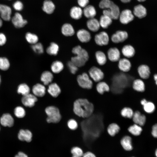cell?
Here are the masks:
<instances>
[{"instance_id":"2e32d148","label":"cell","mask_w":157,"mask_h":157,"mask_svg":"<svg viewBox=\"0 0 157 157\" xmlns=\"http://www.w3.org/2000/svg\"><path fill=\"white\" fill-rule=\"evenodd\" d=\"M118 66L119 69L123 72H129L131 67V64L130 60L127 58H124L119 60Z\"/></svg>"},{"instance_id":"f6af8a7d","label":"cell","mask_w":157,"mask_h":157,"mask_svg":"<svg viewBox=\"0 0 157 157\" xmlns=\"http://www.w3.org/2000/svg\"><path fill=\"white\" fill-rule=\"evenodd\" d=\"M15 115L19 118L24 117L26 114V112L24 108L20 106L16 107L14 110Z\"/></svg>"},{"instance_id":"f907efd6","label":"cell","mask_w":157,"mask_h":157,"mask_svg":"<svg viewBox=\"0 0 157 157\" xmlns=\"http://www.w3.org/2000/svg\"><path fill=\"white\" fill-rule=\"evenodd\" d=\"M13 7L16 10L20 11L23 8V6L22 3L20 1H17L13 4Z\"/></svg>"},{"instance_id":"ffe728a7","label":"cell","mask_w":157,"mask_h":157,"mask_svg":"<svg viewBox=\"0 0 157 157\" xmlns=\"http://www.w3.org/2000/svg\"><path fill=\"white\" fill-rule=\"evenodd\" d=\"M132 118L135 124L140 126H143L145 123L146 119L145 116L142 114L139 111L134 112Z\"/></svg>"},{"instance_id":"74e56055","label":"cell","mask_w":157,"mask_h":157,"mask_svg":"<svg viewBox=\"0 0 157 157\" xmlns=\"http://www.w3.org/2000/svg\"><path fill=\"white\" fill-rule=\"evenodd\" d=\"M72 157H82L84 152L83 149L78 146H74L71 148Z\"/></svg>"},{"instance_id":"603a6c76","label":"cell","mask_w":157,"mask_h":157,"mask_svg":"<svg viewBox=\"0 0 157 157\" xmlns=\"http://www.w3.org/2000/svg\"><path fill=\"white\" fill-rule=\"evenodd\" d=\"M83 11L85 17L89 19L94 18L97 14L95 7L91 5H88L83 8Z\"/></svg>"},{"instance_id":"f546056e","label":"cell","mask_w":157,"mask_h":157,"mask_svg":"<svg viewBox=\"0 0 157 157\" xmlns=\"http://www.w3.org/2000/svg\"><path fill=\"white\" fill-rule=\"evenodd\" d=\"M97 92L100 94H102L105 92H108L110 90V87L105 82L99 81L98 82L96 86Z\"/></svg>"},{"instance_id":"4fadbf2b","label":"cell","mask_w":157,"mask_h":157,"mask_svg":"<svg viewBox=\"0 0 157 157\" xmlns=\"http://www.w3.org/2000/svg\"><path fill=\"white\" fill-rule=\"evenodd\" d=\"M107 56L109 60L112 62L118 61L120 58V52L116 47H111L107 51Z\"/></svg>"},{"instance_id":"836d02e7","label":"cell","mask_w":157,"mask_h":157,"mask_svg":"<svg viewBox=\"0 0 157 157\" xmlns=\"http://www.w3.org/2000/svg\"><path fill=\"white\" fill-rule=\"evenodd\" d=\"M112 20L111 18L108 16L104 15H101L99 21L100 26L104 29L108 28L111 24Z\"/></svg>"},{"instance_id":"be15d7a7","label":"cell","mask_w":157,"mask_h":157,"mask_svg":"<svg viewBox=\"0 0 157 157\" xmlns=\"http://www.w3.org/2000/svg\"><path fill=\"white\" fill-rule=\"evenodd\" d=\"M1 76L0 75V84H1Z\"/></svg>"},{"instance_id":"94428289","label":"cell","mask_w":157,"mask_h":157,"mask_svg":"<svg viewBox=\"0 0 157 157\" xmlns=\"http://www.w3.org/2000/svg\"><path fill=\"white\" fill-rule=\"evenodd\" d=\"M155 155L157 157V149L156 150L155 152Z\"/></svg>"},{"instance_id":"7402d4cb","label":"cell","mask_w":157,"mask_h":157,"mask_svg":"<svg viewBox=\"0 0 157 157\" xmlns=\"http://www.w3.org/2000/svg\"><path fill=\"white\" fill-rule=\"evenodd\" d=\"M86 25L88 28L93 32L98 31L100 27L99 21L94 18L89 19L87 22Z\"/></svg>"},{"instance_id":"1f68e13d","label":"cell","mask_w":157,"mask_h":157,"mask_svg":"<svg viewBox=\"0 0 157 157\" xmlns=\"http://www.w3.org/2000/svg\"><path fill=\"white\" fill-rule=\"evenodd\" d=\"M132 87L134 90L138 92H143L145 90L144 83L140 79H137L135 80L133 82Z\"/></svg>"},{"instance_id":"3957f363","label":"cell","mask_w":157,"mask_h":157,"mask_svg":"<svg viewBox=\"0 0 157 157\" xmlns=\"http://www.w3.org/2000/svg\"><path fill=\"white\" fill-rule=\"evenodd\" d=\"M45 111L47 115L46 121L48 123H58L61 119V116L58 108L54 106L47 107Z\"/></svg>"},{"instance_id":"816d5d0a","label":"cell","mask_w":157,"mask_h":157,"mask_svg":"<svg viewBox=\"0 0 157 157\" xmlns=\"http://www.w3.org/2000/svg\"><path fill=\"white\" fill-rule=\"evenodd\" d=\"M89 2V0H77L79 6L81 8H84L88 5Z\"/></svg>"},{"instance_id":"4316f807","label":"cell","mask_w":157,"mask_h":157,"mask_svg":"<svg viewBox=\"0 0 157 157\" xmlns=\"http://www.w3.org/2000/svg\"><path fill=\"white\" fill-rule=\"evenodd\" d=\"M83 15V10L79 6H73L70 10V16L74 19L75 20L80 19L82 17Z\"/></svg>"},{"instance_id":"ac0fdd59","label":"cell","mask_w":157,"mask_h":157,"mask_svg":"<svg viewBox=\"0 0 157 157\" xmlns=\"http://www.w3.org/2000/svg\"><path fill=\"white\" fill-rule=\"evenodd\" d=\"M0 122L2 126H4L11 127L14 124L13 118L9 113L3 114L0 119Z\"/></svg>"},{"instance_id":"5bb4252c","label":"cell","mask_w":157,"mask_h":157,"mask_svg":"<svg viewBox=\"0 0 157 157\" xmlns=\"http://www.w3.org/2000/svg\"><path fill=\"white\" fill-rule=\"evenodd\" d=\"M12 10L10 8L6 5L0 4V15L2 19L9 21L11 19Z\"/></svg>"},{"instance_id":"6125c7cd","label":"cell","mask_w":157,"mask_h":157,"mask_svg":"<svg viewBox=\"0 0 157 157\" xmlns=\"http://www.w3.org/2000/svg\"><path fill=\"white\" fill-rule=\"evenodd\" d=\"M139 2H143L145 1L146 0H137Z\"/></svg>"},{"instance_id":"680465c9","label":"cell","mask_w":157,"mask_h":157,"mask_svg":"<svg viewBox=\"0 0 157 157\" xmlns=\"http://www.w3.org/2000/svg\"><path fill=\"white\" fill-rule=\"evenodd\" d=\"M122 2L127 3L130 2L131 0H120Z\"/></svg>"},{"instance_id":"484cf974","label":"cell","mask_w":157,"mask_h":157,"mask_svg":"<svg viewBox=\"0 0 157 157\" xmlns=\"http://www.w3.org/2000/svg\"><path fill=\"white\" fill-rule=\"evenodd\" d=\"M120 144L123 149L126 151H130L133 149L132 139L129 136L123 137L120 141Z\"/></svg>"},{"instance_id":"d6a6232c","label":"cell","mask_w":157,"mask_h":157,"mask_svg":"<svg viewBox=\"0 0 157 157\" xmlns=\"http://www.w3.org/2000/svg\"><path fill=\"white\" fill-rule=\"evenodd\" d=\"M64 65L60 61L56 60L53 62L51 66L52 72L55 74L60 72L64 68Z\"/></svg>"},{"instance_id":"83f0119b","label":"cell","mask_w":157,"mask_h":157,"mask_svg":"<svg viewBox=\"0 0 157 157\" xmlns=\"http://www.w3.org/2000/svg\"><path fill=\"white\" fill-rule=\"evenodd\" d=\"M55 5L50 0H45L43 3L42 9L46 13L51 14L52 13L55 9Z\"/></svg>"},{"instance_id":"8fae6325","label":"cell","mask_w":157,"mask_h":157,"mask_svg":"<svg viewBox=\"0 0 157 157\" xmlns=\"http://www.w3.org/2000/svg\"><path fill=\"white\" fill-rule=\"evenodd\" d=\"M12 22L14 26L18 28L23 27L27 23V21L23 19L21 15L16 13L12 19Z\"/></svg>"},{"instance_id":"5b68a950","label":"cell","mask_w":157,"mask_h":157,"mask_svg":"<svg viewBox=\"0 0 157 157\" xmlns=\"http://www.w3.org/2000/svg\"><path fill=\"white\" fill-rule=\"evenodd\" d=\"M88 72L90 77L95 82L101 81L104 76V74L102 70L95 66L91 67Z\"/></svg>"},{"instance_id":"8992f818","label":"cell","mask_w":157,"mask_h":157,"mask_svg":"<svg viewBox=\"0 0 157 157\" xmlns=\"http://www.w3.org/2000/svg\"><path fill=\"white\" fill-rule=\"evenodd\" d=\"M94 41L99 46L107 45L109 42V38L107 33L105 31H101L96 34L94 37Z\"/></svg>"},{"instance_id":"bcb514c9","label":"cell","mask_w":157,"mask_h":157,"mask_svg":"<svg viewBox=\"0 0 157 157\" xmlns=\"http://www.w3.org/2000/svg\"><path fill=\"white\" fill-rule=\"evenodd\" d=\"M31 48L33 51L37 53L42 54L44 52L43 46L40 43L37 42L32 44Z\"/></svg>"},{"instance_id":"60d3db41","label":"cell","mask_w":157,"mask_h":157,"mask_svg":"<svg viewBox=\"0 0 157 157\" xmlns=\"http://www.w3.org/2000/svg\"><path fill=\"white\" fill-rule=\"evenodd\" d=\"M25 37L27 41L32 44L38 42V37L36 35L30 32L26 33Z\"/></svg>"},{"instance_id":"e0dca14e","label":"cell","mask_w":157,"mask_h":157,"mask_svg":"<svg viewBox=\"0 0 157 157\" xmlns=\"http://www.w3.org/2000/svg\"><path fill=\"white\" fill-rule=\"evenodd\" d=\"M137 71L140 76L143 79H147L150 76L151 74L150 69L146 65H140L138 68Z\"/></svg>"},{"instance_id":"7a4b0ae2","label":"cell","mask_w":157,"mask_h":157,"mask_svg":"<svg viewBox=\"0 0 157 157\" xmlns=\"http://www.w3.org/2000/svg\"><path fill=\"white\" fill-rule=\"evenodd\" d=\"M72 52L76 56L72 57L71 61L78 67L85 65L89 58L87 51L80 46L78 45L73 47Z\"/></svg>"},{"instance_id":"277c9868","label":"cell","mask_w":157,"mask_h":157,"mask_svg":"<svg viewBox=\"0 0 157 157\" xmlns=\"http://www.w3.org/2000/svg\"><path fill=\"white\" fill-rule=\"evenodd\" d=\"M76 81L78 85L83 89H90L93 87V81L86 73H83L78 75Z\"/></svg>"},{"instance_id":"ab89813d","label":"cell","mask_w":157,"mask_h":157,"mask_svg":"<svg viewBox=\"0 0 157 157\" xmlns=\"http://www.w3.org/2000/svg\"><path fill=\"white\" fill-rule=\"evenodd\" d=\"M30 89L29 86L25 83L20 84L18 86L17 92L18 93L24 96L30 93Z\"/></svg>"},{"instance_id":"44dd1931","label":"cell","mask_w":157,"mask_h":157,"mask_svg":"<svg viewBox=\"0 0 157 157\" xmlns=\"http://www.w3.org/2000/svg\"><path fill=\"white\" fill-rule=\"evenodd\" d=\"M53 76L52 73L48 71L43 72L41 74L40 80L43 84L45 86H47L53 82Z\"/></svg>"},{"instance_id":"f1b7e54d","label":"cell","mask_w":157,"mask_h":157,"mask_svg":"<svg viewBox=\"0 0 157 157\" xmlns=\"http://www.w3.org/2000/svg\"><path fill=\"white\" fill-rule=\"evenodd\" d=\"M63 34L66 36H71L75 33L74 28L71 24L69 23H65L63 25L61 29Z\"/></svg>"},{"instance_id":"d6986e66","label":"cell","mask_w":157,"mask_h":157,"mask_svg":"<svg viewBox=\"0 0 157 157\" xmlns=\"http://www.w3.org/2000/svg\"><path fill=\"white\" fill-rule=\"evenodd\" d=\"M32 132L28 130L21 129L18 134V138L19 140L27 142H30L32 141Z\"/></svg>"},{"instance_id":"6f0895ef","label":"cell","mask_w":157,"mask_h":157,"mask_svg":"<svg viewBox=\"0 0 157 157\" xmlns=\"http://www.w3.org/2000/svg\"><path fill=\"white\" fill-rule=\"evenodd\" d=\"M154 79L155 82V84L156 85L157 84V75L155 74L154 76Z\"/></svg>"},{"instance_id":"f5cc1de1","label":"cell","mask_w":157,"mask_h":157,"mask_svg":"<svg viewBox=\"0 0 157 157\" xmlns=\"http://www.w3.org/2000/svg\"><path fill=\"white\" fill-rule=\"evenodd\" d=\"M6 40V37L4 34L2 33H0V46L4 44Z\"/></svg>"},{"instance_id":"6da1fadb","label":"cell","mask_w":157,"mask_h":157,"mask_svg":"<svg viewBox=\"0 0 157 157\" xmlns=\"http://www.w3.org/2000/svg\"><path fill=\"white\" fill-rule=\"evenodd\" d=\"M94 110L93 104L86 99H78L74 103L73 111L79 117L83 118L89 117L92 114Z\"/></svg>"},{"instance_id":"30bf717a","label":"cell","mask_w":157,"mask_h":157,"mask_svg":"<svg viewBox=\"0 0 157 157\" xmlns=\"http://www.w3.org/2000/svg\"><path fill=\"white\" fill-rule=\"evenodd\" d=\"M46 87V91L53 97L56 98L58 97L61 92L60 86L55 82L51 83Z\"/></svg>"},{"instance_id":"ba28073f","label":"cell","mask_w":157,"mask_h":157,"mask_svg":"<svg viewBox=\"0 0 157 157\" xmlns=\"http://www.w3.org/2000/svg\"><path fill=\"white\" fill-rule=\"evenodd\" d=\"M119 17L121 23L126 24L133 20L134 16L130 10L125 9L120 13Z\"/></svg>"},{"instance_id":"9f6ffc18","label":"cell","mask_w":157,"mask_h":157,"mask_svg":"<svg viewBox=\"0 0 157 157\" xmlns=\"http://www.w3.org/2000/svg\"><path fill=\"white\" fill-rule=\"evenodd\" d=\"M15 157H28V156L25 153L22 151L18 152L17 154L16 155Z\"/></svg>"},{"instance_id":"d4e9b609","label":"cell","mask_w":157,"mask_h":157,"mask_svg":"<svg viewBox=\"0 0 157 157\" xmlns=\"http://www.w3.org/2000/svg\"><path fill=\"white\" fill-rule=\"evenodd\" d=\"M122 52L124 56L126 58H130L134 56L135 51L132 46L127 44L123 47L122 49Z\"/></svg>"},{"instance_id":"7dc6e473","label":"cell","mask_w":157,"mask_h":157,"mask_svg":"<svg viewBox=\"0 0 157 157\" xmlns=\"http://www.w3.org/2000/svg\"><path fill=\"white\" fill-rule=\"evenodd\" d=\"M114 3L110 0H101L99 4V6L101 9L109 8Z\"/></svg>"},{"instance_id":"e7e4bbea","label":"cell","mask_w":157,"mask_h":157,"mask_svg":"<svg viewBox=\"0 0 157 157\" xmlns=\"http://www.w3.org/2000/svg\"></svg>"},{"instance_id":"b9f144b4","label":"cell","mask_w":157,"mask_h":157,"mask_svg":"<svg viewBox=\"0 0 157 157\" xmlns=\"http://www.w3.org/2000/svg\"><path fill=\"white\" fill-rule=\"evenodd\" d=\"M144 110L147 113H150L153 112L155 109V106L152 102L147 101L142 105Z\"/></svg>"},{"instance_id":"681fc988","label":"cell","mask_w":157,"mask_h":157,"mask_svg":"<svg viewBox=\"0 0 157 157\" xmlns=\"http://www.w3.org/2000/svg\"><path fill=\"white\" fill-rule=\"evenodd\" d=\"M67 66L70 72L73 74H75L78 69V67L71 61L67 63Z\"/></svg>"},{"instance_id":"db71d44e","label":"cell","mask_w":157,"mask_h":157,"mask_svg":"<svg viewBox=\"0 0 157 157\" xmlns=\"http://www.w3.org/2000/svg\"><path fill=\"white\" fill-rule=\"evenodd\" d=\"M82 157H97V156L92 152L87 151L84 152Z\"/></svg>"},{"instance_id":"4dcf8cb0","label":"cell","mask_w":157,"mask_h":157,"mask_svg":"<svg viewBox=\"0 0 157 157\" xmlns=\"http://www.w3.org/2000/svg\"><path fill=\"white\" fill-rule=\"evenodd\" d=\"M95 56L97 62L99 65L102 66L106 63L107 57L103 52L101 51H97L95 53Z\"/></svg>"},{"instance_id":"9a60e30c","label":"cell","mask_w":157,"mask_h":157,"mask_svg":"<svg viewBox=\"0 0 157 157\" xmlns=\"http://www.w3.org/2000/svg\"><path fill=\"white\" fill-rule=\"evenodd\" d=\"M77 37L78 40L83 43H86L90 41L91 39V35L88 31L84 29L79 30L76 33Z\"/></svg>"},{"instance_id":"d590c367","label":"cell","mask_w":157,"mask_h":157,"mask_svg":"<svg viewBox=\"0 0 157 157\" xmlns=\"http://www.w3.org/2000/svg\"><path fill=\"white\" fill-rule=\"evenodd\" d=\"M120 130V128L117 124L112 123L108 125L107 131L110 135L114 136L119 132Z\"/></svg>"},{"instance_id":"cb8c5ba5","label":"cell","mask_w":157,"mask_h":157,"mask_svg":"<svg viewBox=\"0 0 157 157\" xmlns=\"http://www.w3.org/2000/svg\"><path fill=\"white\" fill-rule=\"evenodd\" d=\"M133 13L135 16L141 19L146 16L147 14V10L143 6L139 4L134 7Z\"/></svg>"},{"instance_id":"ee69618b","label":"cell","mask_w":157,"mask_h":157,"mask_svg":"<svg viewBox=\"0 0 157 157\" xmlns=\"http://www.w3.org/2000/svg\"><path fill=\"white\" fill-rule=\"evenodd\" d=\"M10 63L8 60L5 57L0 58V69L6 71L8 70L10 67Z\"/></svg>"},{"instance_id":"7bdbcfd3","label":"cell","mask_w":157,"mask_h":157,"mask_svg":"<svg viewBox=\"0 0 157 157\" xmlns=\"http://www.w3.org/2000/svg\"><path fill=\"white\" fill-rule=\"evenodd\" d=\"M133 113L132 109L127 107L123 108L121 111V114L122 117L128 118H132Z\"/></svg>"},{"instance_id":"8d00e7d4","label":"cell","mask_w":157,"mask_h":157,"mask_svg":"<svg viewBox=\"0 0 157 157\" xmlns=\"http://www.w3.org/2000/svg\"><path fill=\"white\" fill-rule=\"evenodd\" d=\"M142 130L141 126L135 124L130 126L128 129L129 132L131 134L135 136L140 135Z\"/></svg>"},{"instance_id":"9c48e42d","label":"cell","mask_w":157,"mask_h":157,"mask_svg":"<svg viewBox=\"0 0 157 157\" xmlns=\"http://www.w3.org/2000/svg\"><path fill=\"white\" fill-rule=\"evenodd\" d=\"M38 98L33 94L29 93L23 96L22 99L23 104L25 106L32 107L38 101Z\"/></svg>"},{"instance_id":"03108f58","label":"cell","mask_w":157,"mask_h":157,"mask_svg":"<svg viewBox=\"0 0 157 157\" xmlns=\"http://www.w3.org/2000/svg\"></svg>"},{"instance_id":"11a10c76","label":"cell","mask_w":157,"mask_h":157,"mask_svg":"<svg viewBox=\"0 0 157 157\" xmlns=\"http://www.w3.org/2000/svg\"><path fill=\"white\" fill-rule=\"evenodd\" d=\"M151 133L153 136L155 138L157 137V125L156 124L154 125L152 127Z\"/></svg>"},{"instance_id":"52a82bcc","label":"cell","mask_w":157,"mask_h":157,"mask_svg":"<svg viewBox=\"0 0 157 157\" xmlns=\"http://www.w3.org/2000/svg\"><path fill=\"white\" fill-rule=\"evenodd\" d=\"M128 37V34L125 31L119 30L113 34L111 39L113 42L115 43L122 42L125 41Z\"/></svg>"},{"instance_id":"e575fe53","label":"cell","mask_w":157,"mask_h":157,"mask_svg":"<svg viewBox=\"0 0 157 157\" xmlns=\"http://www.w3.org/2000/svg\"><path fill=\"white\" fill-rule=\"evenodd\" d=\"M59 50V47L58 44L55 42H52L47 48L46 52L49 55L56 56Z\"/></svg>"},{"instance_id":"91938a15","label":"cell","mask_w":157,"mask_h":157,"mask_svg":"<svg viewBox=\"0 0 157 157\" xmlns=\"http://www.w3.org/2000/svg\"><path fill=\"white\" fill-rule=\"evenodd\" d=\"M3 24V22L1 19L0 18V28L1 27Z\"/></svg>"},{"instance_id":"f35d334b","label":"cell","mask_w":157,"mask_h":157,"mask_svg":"<svg viewBox=\"0 0 157 157\" xmlns=\"http://www.w3.org/2000/svg\"><path fill=\"white\" fill-rule=\"evenodd\" d=\"M108 9L110 11L112 19H117L119 18L120 12L117 5L113 3Z\"/></svg>"},{"instance_id":"c3c4849f","label":"cell","mask_w":157,"mask_h":157,"mask_svg":"<svg viewBox=\"0 0 157 157\" xmlns=\"http://www.w3.org/2000/svg\"><path fill=\"white\" fill-rule=\"evenodd\" d=\"M67 125L69 129L71 130H75L76 129L78 126L77 122L73 119H70L68 121Z\"/></svg>"},{"instance_id":"7c38bea8","label":"cell","mask_w":157,"mask_h":157,"mask_svg":"<svg viewBox=\"0 0 157 157\" xmlns=\"http://www.w3.org/2000/svg\"><path fill=\"white\" fill-rule=\"evenodd\" d=\"M32 92L33 94L37 97H42L45 95L46 88L43 84L37 83L33 86Z\"/></svg>"}]
</instances>
